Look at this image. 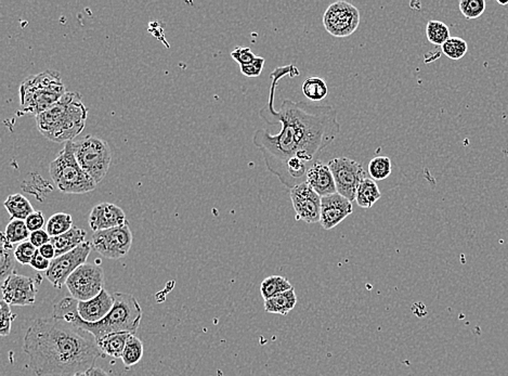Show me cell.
Listing matches in <instances>:
<instances>
[{"label": "cell", "instance_id": "cell-18", "mask_svg": "<svg viewBox=\"0 0 508 376\" xmlns=\"http://www.w3.org/2000/svg\"><path fill=\"white\" fill-rule=\"evenodd\" d=\"M306 182L320 195L321 197L337 193L334 177L328 164L321 161L314 162L308 170Z\"/></svg>", "mask_w": 508, "mask_h": 376}, {"label": "cell", "instance_id": "cell-13", "mask_svg": "<svg viewBox=\"0 0 508 376\" xmlns=\"http://www.w3.org/2000/svg\"><path fill=\"white\" fill-rule=\"evenodd\" d=\"M296 219L307 223H320L322 197L307 184H297L289 190Z\"/></svg>", "mask_w": 508, "mask_h": 376}, {"label": "cell", "instance_id": "cell-34", "mask_svg": "<svg viewBox=\"0 0 508 376\" xmlns=\"http://www.w3.org/2000/svg\"><path fill=\"white\" fill-rule=\"evenodd\" d=\"M37 253H38V248L33 245L30 241H26L16 246L14 256H16V262L18 264L26 266V265H31Z\"/></svg>", "mask_w": 508, "mask_h": 376}, {"label": "cell", "instance_id": "cell-23", "mask_svg": "<svg viewBox=\"0 0 508 376\" xmlns=\"http://www.w3.org/2000/svg\"><path fill=\"white\" fill-rule=\"evenodd\" d=\"M4 205H5L6 209L11 216L12 219L26 221L28 216L35 211L34 207L31 204L30 201L20 193L9 195Z\"/></svg>", "mask_w": 508, "mask_h": 376}, {"label": "cell", "instance_id": "cell-25", "mask_svg": "<svg viewBox=\"0 0 508 376\" xmlns=\"http://www.w3.org/2000/svg\"><path fill=\"white\" fill-rule=\"evenodd\" d=\"M13 244L9 243L6 239L5 234H1V250H0V278L6 281L10 275L14 273L16 256H14Z\"/></svg>", "mask_w": 508, "mask_h": 376}, {"label": "cell", "instance_id": "cell-26", "mask_svg": "<svg viewBox=\"0 0 508 376\" xmlns=\"http://www.w3.org/2000/svg\"><path fill=\"white\" fill-rule=\"evenodd\" d=\"M302 94L311 101H322L328 94L326 82L318 76H310L306 78L302 86Z\"/></svg>", "mask_w": 508, "mask_h": 376}, {"label": "cell", "instance_id": "cell-3", "mask_svg": "<svg viewBox=\"0 0 508 376\" xmlns=\"http://www.w3.org/2000/svg\"><path fill=\"white\" fill-rule=\"evenodd\" d=\"M114 306L110 314L99 322L89 324L84 321L78 314V301L67 296L55 304L53 308V318L65 320L78 328L87 331L94 335L96 342L106 335L113 333H129L136 334L142 319V309L135 296L131 294H114Z\"/></svg>", "mask_w": 508, "mask_h": 376}, {"label": "cell", "instance_id": "cell-1", "mask_svg": "<svg viewBox=\"0 0 508 376\" xmlns=\"http://www.w3.org/2000/svg\"><path fill=\"white\" fill-rule=\"evenodd\" d=\"M295 65L277 67L272 78L268 104L259 111V117L268 125H280L281 131L271 135L267 129H258L253 143L263 153V161L271 174L291 190L306 182L307 164L316 162L318 156L341 133L337 112L331 106H314L306 101L285 99L279 110L275 108L277 83L284 76L299 75Z\"/></svg>", "mask_w": 508, "mask_h": 376}, {"label": "cell", "instance_id": "cell-2", "mask_svg": "<svg viewBox=\"0 0 508 376\" xmlns=\"http://www.w3.org/2000/svg\"><path fill=\"white\" fill-rule=\"evenodd\" d=\"M23 351L37 376H73L104 357L94 335L57 318L36 319L26 331Z\"/></svg>", "mask_w": 508, "mask_h": 376}, {"label": "cell", "instance_id": "cell-22", "mask_svg": "<svg viewBox=\"0 0 508 376\" xmlns=\"http://www.w3.org/2000/svg\"><path fill=\"white\" fill-rule=\"evenodd\" d=\"M382 197L377 184L371 178H365L355 193V203L361 209H372Z\"/></svg>", "mask_w": 508, "mask_h": 376}, {"label": "cell", "instance_id": "cell-4", "mask_svg": "<svg viewBox=\"0 0 508 376\" xmlns=\"http://www.w3.org/2000/svg\"><path fill=\"white\" fill-rule=\"evenodd\" d=\"M87 115L82 96L67 92L53 108L37 115V127L48 140L67 143L84 131Z\"/></svg>", "mask_w": 508, "mask_h": 376}, {"label": "cell", "instance_id": "cell-42", "mask_svg": "<svg viewBox=\"0 0 508 376\" xmlns=\"http://www.w3.org/2000/svg\"><path fill=\"white\" fill-rule=\"evenodd\" d=\"M86 373H87V376H110L104 369L98 367H92Z\"/></svg>", "mask_w": 508, "mask_h": 376}, {"label": "cell", "instance_id": "cell-27", "mask_svg": "<svg viewBox=\"0 0 508 376\" xmlns=\"http://www.w3.org/2000/svg\"><path fill=\"white\" fill-rule=\"evenodd\" d=\"M143 351H145V348H143L141 340L138 338L135 334L129 335L124 353L121 355V360L124 363L125 367H133L140 363L143 357Z\"/></svg>", "mask_w": 508, "mask_h": 376}, {"label": "cell", "instance_id": "cell-29", "mask_svg": "<svg viewBox=\"0 0 508 376\" xmlns=\"http://www.w3.org/2000/svg\"><path fill=\"white\" fill-rule=\"evenodd\" d=\"M4 234H5L8 242L13 245L28 241L31 236V232L28 229L26 221H20V219H11V221H9L6 227Z\"/></svg>", "mask_w": 508, "mask_h": 376}, {"label": "cell", "instance_id": "cell-6", "mask_svg": "<svg viewBox=\"0 0 508 376\" xmlns=\"http://www.w3.org/2000/svg\"><path fill=\"white\" fill-rule=\"evenodd\" d=\"M53 182L65 194H84L92 192L96 184L80 167L74 153L73 141L65 143L49 167Z\"/></svg>", "mask_w": 508, "mask_h": 376}, {"label": "cell", "instance_id": "cell-37", "mask_svg": "<svg viewBox=\"0 0 508 376\" xmlns=\"http://www.w3.org/2000/svg\"><path fill=\"white\" fill-rule=\"evenodd\" d=\"M232 59L240 65H250L253 61L256 59L257 55H254L252 49L248 48V47H236L231 52Z\"/></svg>", "mask_w": 508, "mask_h": 376}, {"label": "cell", "instance_id": "cell-24", "mask_svg": "<svg viewBox=\"0 0 508 376\" xmlns=\"http://www.w3.org/2000/svg\"><path fill=\"white\" fill-rule=\"evenodd\" d=\"M293 289L292 283L281 275H271L261 282L260 294L265 301Z\"/></svg>", "mask_w": 508, "mask_h": 376}, {"label": "cell", "instance_id": "cell-40", "mask_svg": "<svg viewBox=\"0 0 508 376\" xmlns=\"http://www.w3.org/2000/svg\"><path fill=\"white\" fill-rule=\"evenodd\" d=\"M50 265L51 260H47V258H45L44 256L39 254L38 252L37 253L36 256L33 258L30 266L32 267L33 269H35V270L45 271V272H46V271L48 270L49 267H50Z\"/></svg>", "mask_w": 508, "mask_h": 376}, {"label": "cell", "instance_id": "cell-21", "mask_svg": "<svg viewBox=\"0 0 508 376\" xmlns=\"http://www.w3.org/2000/svg\"><path fill=\"white\" fill-rule=\"evenodd\" d=\"M296 305H297V296H296L295 289L293 287L289 291L275 296L273 299L265 301V310L268 314L287 316L295 308Z\"/></svg>", "mask_w": 508, "mask_h": 376}, {"label": "cell", "instance_id": "cell-9", "mask_svg": "<svg viewBox=\"0 0 508 376\" xmlns=\"http://www.w3.org/2000/svg\"><path fill=\"white\" fill-rule=\"evenodd\" d=\"M65 285L76 301H89L104 289V270L96 265L86 262L70 275Z\"/></svg>", "mask_w": 508, "mask_h": 376}, {"label": "cell", "instance_id": "cell-41", "mask_svg": "<svg viewBox=\"0 0 508 376\" xmlns=\"http://www.w3.org/2000/svg\"><path fill=\"white\" fill-rule=\"evenodd\" d=\"M38 252L39 254L42 255V256H44L45 258H47V260H53L55 257H57L55 256V248H53V245L51 243L45 244L44 246L38 248Z\"/></svg>", "mask_w": 508, "mask_h": 376}, {"label": "cell", "instance_id": "cell-5", "mask_svg": "<svg viewBox=\"0 0 508 376\" xmlns=\"http://www.w3.org/2000/svg\"><path fill=\"white\" fill-rule=\"evenodd\" d=\"M67 94L59 72L47 70L31 75L20 86V106L26 115H37L53 108Z\"/></svg>", "mask_w": 508, "mask_h": 376}, {"label": "cell", "instance_id": "cell-7", "mask_svg": "<svg viewBox=\"0 0 508 376\" xmlns=\"http://www.w3.org/2000/svg\"><path fill=\"white\" fill-rule=\"evenodd\" d=\"M74 153L80 167L89 175L96 184L102 182L112 162V150L104 139L86 136L73 141Z\"/></svg>", "mask_w": 508, "mask_h": 376}, {"label": "cell", "instance_id": "cell-30", "mask_svg": "<svg viewBox=\"0 0 508 376\" xmlns=\"http://www.w3.org/2000/svg\"><path fill=\"white\" fill-rule=\"evenodd\" d=\"M73 219L70 214L57 213L47 221L46 231L51 238L65 234L73 228Z\"/></svg>", "mask_w": 508, "mask_h": 376}, {"label": "cell", "instance_id": "cell-20", "mask_svg": "<svg viewBox=\"0 0 508 376\" xmlns=\"http://www.w3.org/2000/svg\"><path fill=\"white\" fill-rule=\"evenodd\" d=\"M129 335H131L129 333H113L106 335L104 338L98 341L99 348L102 351L104 357L110 355L112 358H121Z\"/></svg>", "mask_w": 508, "mask_h": 376}, {"label": "cell", "instance_id": "cell-38", "mask_svg": "<svg viewBox=\"0 0 508 376\" xmlns=\"http://www.w3.org/2000/svg\"><path fill=\"white\" fill-rule=\"evenodd\" d=\"M26 223L31 233H32V232L38 231V230H42L43 228H44L45 223H46L44 213L40 211H35L34 213L28 216Z\"/></svg>", "mask_w": 508, "mask_h": 376}, {"label": "cell", "instance_id": "cell-36", "mask_svg": "<svg viewBox=\"0 0 508 376\" xmlns=\"http://www.w3.org/2000/svg\"><path fill=\"white\" fill-rule=\"evenodd\" d=\"M265 62H266L265 57H256V59H255L252 63H250V65H242V67H240L241 73L248 78L258 77V76H260V74L263 73Z\"/></svg>", "mask_w": 508, "mask_h": 376}, {"label": "cell", "instance_id": "cell-11", "mask_svg": "<svg viewBox=\"0 0 508 376\" xmlns=\"http://www.w3.org/2000/svg\"><path fill=\"white\" fill-rule=\"evenodd\" d=\"M323 26L328 34L338 38L348 37L360 26V12L353 4L339 0L328 6L323 16Z\"/></svg>", "mask_w": 508, "mask_h": 376}, {"label": "cell", "instance_id": "cell-17", "mask_svg": "<svg viewBox=\"0 0 508 376\" xmlns=\"http://www.w3.org/2000/svg\"><path fill=\"white\" fill-rule=\"evenodd\" d=\"M114 306V296L106 289L101 292L94 299L78 302V314L84 321L94 324L104 319Z\"/></svg>", "mask_w": 508, "mask_h": 376}, {"label": "cell", "instance_id": "cell-43", "mask_svg": "<svg viewBox=\"0 0 508 376\" xmlns=\"http://www.w3.org/2000/svg\"><path fill=\"white\" fill-rule=\"evenodd\" d=\"M73 376H87V373H86V372H78V373H76L75 375Z\"/></svg>", "mask_w": 508, "mask_h": 376}, {"label": "cell", "instance_id": "cell-12", "mask_svg": "<svg viewBox=\"0 0 508 376\" xmlns=\"http://www.w3.org/2000/svg\"><path fill=\"white\" fill-rule=\"evenodd\" d=\"M92 250V242H85L78 246L75 250L55 257L51 260L50 267L45 272V278L53 284L55 289H61L67 283L70 275L79 268L82 265L86 264L88 256Z\"/></svg>", "mask_w": 508, "mask_h": 376}, {"label": "cell", "instance_id": "cell-33", "mask_svg": "<svg viewBox=\"0 0 508 376\" xmlns=\"http://www.w3.org/2000/svg\"><path fill=\"white\" fill-rule=\"evenodd\" d=\"M485 7H487V4L485 0H462L460 1V12L467 20H474V18H478L479 16H482L483 12L485 11Z\"/></svg>", "mask_w": 508, "mask_h": 376}, {"label": "cell", "instance_id": "cell-28", "mask_svg": "<svg viewBox=\"0 0 508 376\" xmlns=\"http://www.w3.org/2000/svg\"><path fill=\"white\" fill-rule=\"evenodd\" d=\"M368 172L374 182L386 179L392 172V160L388 156H375L368 166Z\"/></svg>", "mask_w": 508, "mask_h": 376}, {"label": "cell", "instance_id": "cell-10", "mask_svg": "<svg viewBox=\"0 0 508 376\" xmlns=\"http://www.w3.org/2000/svg\"><path fill=\"white\" fill-rule=\"evenodd\" d=\"M328 166L334 177L337 193L350 202L355 201L360 184L368 178L363 166L348 157L333 158L328 162Z\"/></svg>", "mask_w": 508, "mask_h": 376}, {"label": "cell", "instance_id": "cell-15", "mask_svg": "<svg viewBox=\"0 0 508 376\" xmlns=\"http://www.w3.org/2000/svg\"><path fill=\"white\" fill-rule=\"evenodd\" d=\"M353 202L338 193L326 195L321 201L320 225L323 229L331 230L353 214Z\"/></svg>", "mask_w": 508, "mask_h": 376}, {"label": "cell", "instance_id": "cell-35", "mask_svg": "<svg viewBox=\"0 0 508 376\" xmlns=\"http://www.w3.org/2000/svg\"><path fill=\"white\" fill-rule=\"evenodd\" d=\"M16 314L11 311L9 304L1 299L0 302V335L1 336H8L11 332V326L13 320L16 319Z\"/></svg>", "mask_w": 508, "mask_h": 376}, {"label": "cell", "instance_id": "cell-32", "mask_svg": "<svg viewBox=\"0 0 508 376\" xmlns=\"http://www.w3.org/2000/svg\"><path fill=\"white\" fill-rule=\"evenodd\" d=\"M442 52L444 55L453 61L460 60L467 51H468V45L466 40L460 38V37H450L446 43L441 46Z\"/></svg>", "mask_w": 508, "mask_h": 376}, {"label": "cell", "instance_id": "cell-14", "mask_svg": "<svg viewBox=\"0 0 508 376\" xmlns=\"http://www.w3.org/2000/svg\"><path fill=\"white\" fill-rule=\"evenodd\" d=\"M4 301L10 306H33L36 301L37 289L35 280L26 275H10L7 280L4 281Z\"/></svg>", "mask_w": 508, "mask_h": 376}, {"label": "cell", "instance_id": "cell-39", "mask_svg": "<svg viewBox=\"0 0 508 376\" xmlns=\"http://www.w3.org/2000/svg\"><path fill=\"white\" fill-rule=\"evenodd\" d=\"M28 241L36 246L37 248H40L44 246L45 244L50 243L51 236H49L48 232L46 230L42 229L38 231L32 232L31 233L30 240Z\"/></svg>", "mask_w": 508, "mask_h": 376}, {"label": "cell", "instance_id": "cell-31", "mask_svg": "<svg viewBox=\"0 0 508 376\" xmlns=\"http://www.w3.org/2000/svg\"><path fill=\"white\" fill-rule=\"evenodd\" d=\"M426 36L431 44L442 46L450 38V30L446 23L431 20L426 26Z\"/></svg>", "mask_w": 508, "mask_h": 376}, {"label": "cell", "instance_id": "cell-44", "mask_svg": "<svg viewBox=\"0 0 508 376\" xmlns=\"http://www.w3.org/2000/svg\"><path fill=\"white\" fill-rule=\"evenodd\" d=\"M499 5H503V6L508 5V3H502V1H499Z\"/></svg>", "mask_w": 508, "mask_h": 376}, {"label": "cell", "instance_id": "cell-19", "mask_svg": "<svg viewBox=\"0 0 508 376\" xmlns=\"http://www.w3.org/2000/svg\"><path fill=\"white\" fill-rule=\"evenodd\" d=\"M86 233L85 230L74 226L71 230L61 234L59 236L51 238L50 243L53 244L55 250V256L59 257L61 255L67 254L71 250H75L78 246L85 243Z\"/></svg>", "mask_w": 508, "mask_h": 376}, {"label": "cell", "instance_id": "cell-8", "mask_svg": "<svg viewBox=\"0 0 508 376\" xmlns=\"http://www.w3.org/2000/svg\"><path fill=\"white\" fill-rule=\"evenodd\" d=\"M133 244V233L127 221L125 225L112 229L94 232L92 250L108 260H121L126 256Z\"/></svg>", "mask_w": 508, "mask_h": 376}, {"label": "cell", "instance_id": "cell-16", "mask_svg": "<svg viewBox=\"0 0 508 376\" xmlns=\"http://www.w3.org/2000/svg\"><path fill=\"white\" fill-rule=\"evenodd\" d=\"M127 221L124 211L112 203L96 205L89 215V226L94 232L119 227Z\"/></svg>", "mask_w": 508, "mask_h": 376}]
</instances>
